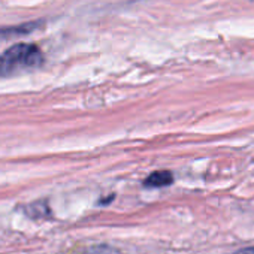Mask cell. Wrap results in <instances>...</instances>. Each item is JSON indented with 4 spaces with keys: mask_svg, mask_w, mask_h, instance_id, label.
Segmentation results:
<instances>
[{
    "mask_svg": "<svg viewBox=\"0 0 254 254\" xmlns=\"http://www.w3.org/2000/svg\"><path fill=\"white\" fill-rule=\"evenodd\" d=\"M44 63V54L35 44H15L0 54V78L35 70Z\"/></svg>",
    "mask_w": 254,
    "mask_h": 254,
    "instance_id": "6da1fadb",
    "label": "cell"
},
{
    "mask_svg": "<svg viewBox=\"0 0 254 254\" xmlns=\"http://www.w3.org/2000/svg\"><path fill=\"white\" fill-rule=\"evenodd\" d=\"M232 254H254V247H245V248H241Z\"/></svg>",
    "mask_w": 254,
    "mask_h": 254,
    "instance_id": "3957f363",
    "label": "cell"
},
{
    "mask_svg": "<svg viewBox=\"0 0 254 254\" xmlns=\"http://www.w3.org/2000/svg\"><path fill=\"white\" fill-rule=\"evenodd\" d=\"M174 183V174L169 171H156L153 174H150L145 181L144 186L148 189H160V187H168Z\"/></svg>",
    "mask_w": 254,
    "mask_h": 254,
    "instance_id": "7a4b0ae2",
    "label": "cell"
}]
</instances>
